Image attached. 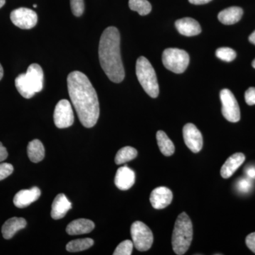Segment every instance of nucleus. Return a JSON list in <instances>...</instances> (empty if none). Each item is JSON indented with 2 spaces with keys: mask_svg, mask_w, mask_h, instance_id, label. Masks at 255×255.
Listing matches in <instances>:
<instances>
[{
  "mask_svg": "<svg viewBox=\"0 0 255 255\" xmlns=\"http://www.w3.org/2000/svg\"><path fill=\"white\" fill-rule=\"evenodd\" d=\"M67 82L69 95L80 122L86 128L95 127L100 117V103L91 82L80 71L69 74Z\"/></svg>",
  "mask_w": 255,
  "mask_h": 255,
  "instance_id": "1",
  "label": "nucleus"
},
{
  "mask_svg": "<svg viewBox=\"0 0 255 255\" xmlns=\"http://www.w3.org/2000/svg\"><path fill=\"white\" fill-rule=\"evenodd\" d=\"M99 58L101 67L111 81H123L125 71L121 57L120 33L114 26L106 28L101 36Z\"/></svg>",
  "mask_w": 255,
  "mask_h": 255,
  "instance_id": "2",
  "label": "nucleus"
},
{
  "mask_svg": "<svg viewBox=\"0 0 255 255\" xmlns=\"http://www.w3.org/2000/svg\"><path fill=\"white\" fill-rule=\"evenodd\" d=\"M193 240V225L190 218L185 212L179 214L174 224L172 245L176 255L187 253Z\"/></svg>",
  "mask_w": 255,
  "mask_h": 255,
  "instance_id": "3",
  "label": "nucleus"
},
{
  "mask_svg": "<svg viewBox=\"0 0 255 255\" xmlns=\"http://www.w3.org/2000/svg\"><path fill=\"white\" fill-rule=\"evenodd\" d=\"M135 72L137 80L146 93L152 98L157 97L159 89L155 71L145 57H140L137 60Z\"/></svg>",
  "mask_w": 255,
  "mask_h": 255,
  "instance_id": "4",
  "label": "nucleus"
},
{
  "mask_svg": "<svg viewBox=\"0 0 255 255\" xmlns=\"http://www.w3.org/2000/svg\"><path fill=\"white\" fill-rule=\"evenodd\" d=\"M162 63L167 70L174 73H182L189 65V55L184 50L167 48L162 54Z\"/></svg>",
  "mask_w": 255,
  "mask_h": 255,
  "instance_id": "5",
  "label": "nucleus"
},
{
  "mask_svg": "<svg viewBox=\"0 0 255 255\" xmlns=\"http://www.w3.org/2000/svg\"><path fill=\"white\" fill-rule=\"evenodd\" d=\"M130 234L134 247L138 251L145 252L150 249L153 243V234L148 226L140 221H135L130 228Z\"/></svg>",
  "mask_w": 255,
  "mask_h": 255,
  "instance_id": "6",
  "label": "nucleus"
},
{
  "mask_svg": "<svg viewBox=\"0 0 255 255\" xmlns=\"http://www.w3.org/2000/svg\"><path fill=\"white\" fill-rule=\"evenodd\" d=\"M222 103V114L228 122L236 123L241 119V110L234 95L231 90L224 89L220 93Z\"/></svg>",
  "mask_w": 255,
  "mask_h": 255,
  "instance_id": "7",
  "label": "nucleus"
},
{
  "mask_svg": "<svg viewBox=\"0 0 255 255\" xmlns=\"http://www.w3.org/2000/svg\"><path fill=\"white\" fill-rule=\"evenodd\" d=\"M55 125L58 128H66L74 123V114L71 104L67 100H60L55 106L54 115Z\"/></svg>",
  "mask_w": 255,
  "mask_h": 255,
  "instance_id": "8",
  "label": "nucleus"
},
{
  "mask_svg": "<svg viewBox=\"0 0 255 255\" xmlns=\"http://www.w3.org/2000/svg\"><path fill=\"white\" fill-rule=\"evenodd\" d=\"M11 21L15 26L22 29H31L36 26L38 16L34 11L28 8H18L11 11Z\"/></svg>",
  "mask_w": 255,
  "mask_h": 255,
  "instance_id": "9",
  "label": "nucleus"
},
{
  "mask_svg": "<svg viewBox=\"0 0 255 255\" xmlns=\"http://www.w3.org/2000/svg\"><path fill=\"white\" fill-rule=\"evenodd\" d=\"M183 137L188 148L194 153L200 152L203 147V136L200 130L193 124L183 128Z\"/></svg>",
  "mask_w": 255,
  "mask_h": 255,
  "instance_id": "10",
  "label": "nucleus"
},
{
  "mask_svg": "<svg viewBox=\"0 0 255 255\" xmlns=\"http://www.w3.org/2000/svg\"><path fill=\"white\" fill-rule=\"evenodd\" d=\"M173 194L172 191L165 187H159L151 192L150 201L155 209H163L172 203Z\"/></svg>",
  "mask_w": 255,
  "mask_h": 255,
  "instance_id": "11",
  "label": "nucleus"
},
{
  "mask_svg": "<svg viewBox=\"0 0 255 255\" xmlns=\"http://www.w3.org/2000/svg\"><path fill=\"white\" fill-rule=\"evenodd\" d=\"M135 182V174L132 169L127 166L118 169L114 179V182L118 189L123 191L128 190L133 186Z\"/></svg>",
  "mask_w": 255,
  "mask_h": 255,
  "instance_id": "12",
  "label": "nucleus"
},
{
  "mask_svg": "<svg viewBox=\"0 0 255 255\" xmlns=\"http://www.w3.org/2000/svg\"><path fill=\"white\" fill-rule=\"evenodd\" d=\"M41 190L38 187H32L30 189H23L16 193L14 198V204L19 209L27 207L32 203L39 199Z\"/></svg>",
  "mask_w": 255,
  "mask_h": 255,
  "instance_id": "13",
  "label": "nucleus"
},
{
  "mask_svg": "<svg viewBox=\"0 0 255 255\" xmlns=\"http://www.w3.org/2000/svg\"><path fill=\"white\" fill-rule=\"evenodd\" d=\"M175 26L179 33L183 36H196L201 32L200 24L192 18H180L176 21Z\"/></svg>",
  "mask_w": 255,
  "mask_h": 255,
  "instance_id": "14",
  "label": "nucleus"
},
{
  "mask_svg": "<svg viewBox=\"0 0 255 255\" xmlns=\"http://www.w3.org/2000/svg\"><path fill=\"white\" fill-rule=\"evenodd\" d=\"M245 160H246V156L241 152H238L231 155L221 167V177L224 179H228L232 177L233 174L241 167Z\"/></svg>",
  "mask_w": 255,
  "mask_h": 255,
  "instance_id": "15",
  "label": "nucleus"
},
{
  "mask_svg": "<svg viewBox=\"0 0 255 255\" xmlns=\"http://www.w3.org/2000/svg\"><path fill=\"white\" fill-rule=\"evenodd\" d=\"M71 209L72 204L66 196L63 194H59L55 198L52 204L51 217L55 220L63 219L69 210Z\"/></svg>",
  "mask_w": 255,
  "mask_h": 255,
  "instance_id": "16",
  "label": "nucleus"
},
{
  "mask_svg": "<svg viewBox=\"0 0 255 255\" xmlns=\"http://www.w3.org/2000/svg\"><path fill=\"white\" fill-rule=\"evenodd\" d=\"M26 75L30 85L36 93L43 90V72L38 64H31L27 69Z\"/></svg>",
  "mask_w": 255,
  "mask_h": 255,
  "instance_id": "17",
  "label": "nucleus"
},
{
  "mask_svg": "<svg viewBox=\"0 0 255 255\" xmlns=\"http://www.w3.org/2000/svg\"><path fill=\"white\" fill-rule=\"evenodd\" d=\"M95 227V223L90 220L80 219L75 220L69 223L66 232L70 236L87 234L91 233Z\"/></svg>",
  "mask_w": 255,
  "mask_h": 255,
  "instance_id": "18",
  "label": "nucleus"
},
{
  "mask_svg": "<svg viewBox=\"0 0 255 255\" xmlns=\"http://www.w3.org/2000/svg\"><path fill=\"white\" fill-rule=\"evenodd\" d=\"M26 220L23 218L13 217L6 221L1 228L3 238L6 240L11 239L15 234L26 226Z\"/></svg>",
  "mask_w": 255,
  "mask_h": 255,
  "instance_id": "19",
  "label": "nucleus"
},
{
  "mask_svg": "<svg viewBox=\"0 0 255 255\" xmlns=\"http://www.w3.org/2000/svg\"><path fill=\"white\" fill-rule=\"evenodd\" d=\"M243 10L238 6H231L223 10L219 13L218 18L221 23L226 25H232L238 23L241 19Z\"/></svg>",
  "mask_w": 255,
  "mask_h": 255,
  "instance_id": "20",
  "label": "nucleus"
},
{
  "mask_svg": "<svg viewBox=\"0 0 255 255\" xmlns=\"http://www.w3.org/2000/svg\"><path fill=\"white\" fill-rule=\"evenodd\" d=\"M28 157L31 162L38 163L43 160L45 157V148L43 143L38 139L32 140L27 147Z\"/></svg>",
  "mask_w": 255,
  "mask_h": 255,
  "instance_id": "21",
  "label": "nucleus"
},
{
  "mask_svg": "<svg viewBox=\"0 0 255 255\" xmlns=\"http://www.w3.org/2000/svg\"><path fill=\"white\" fill-rule=\"evenodd\" d=\"M15 86L20 95L25 99H31L36 94L26 78V73L18 75L15 80Z\"/></svg>",
  "mask_w": 255,
  "mask_h": 255,
  "instance_id": "22",
  "label": "nucleus"
},
{
  "mask_svg": "<svg viewBox=\"0 0 255 255\" xmlns=\"http://www.w3.org/2000/svg\"><path fill=\"white\" fill-rule=\"evenodd\" d=\"M156 137H157V145L161 152L167 157L173 155L175 147L173 142L169 138L167 134L162 130H159L157 132Z\"/></svg>",
  "mask_w": 255,
  "mask_h": 255,
  "instance_id": "23",
  "label": "nucleus"
},
{
  "mask_svg": "<svg viewBox=\"0 0 255 255\" xmlns=\"http://www.w3.org/2000/svg\"><path fill=\"white\" fill-rule=\"evenodd\" d=\"M137 152L134 147L127 146L120 149L117 152L115 157V162L117 164H122L129 161L132 160L137 157Z\"/></svg>",
  "mask_w": 255,
  "mask_h": 255,
  "instance_id": "24",
  "label": "nucleus"
},
{
  "mask_svg": "<svg viewBox=\"0 0 255 255\" xmlns=\"http://www.w3.org/2000/svg\"><path fill=\"white\" fill-rule=\"evenodd\" d=\"M94 245V241L91 238L75 240L70 241L66 246V250L70 253L86 251Z\"/></svg>",
  "mask_w": 255,
  "mask_h": 255,
  "instance_id": "25",
  "label": "nucleus"
},
{
  "mask_svg": "<svg viewBox=\"0 0 255 255\" xmlns=\"http://www.w3.org/2000/svg\"><path fill=\"white\" fill-rule=\"evenodd\" d=\"M128 5L130 9L141 16L150 14L152 10V6L147 0H129Z\"/></svg>",
  "mask_w": 255,
  "mask_h": 255,
  "instance_id": "26",
  "label": "nucleus"
},
{
  "mask_svg": "<svg viewBox=\"0 0 255 255\" xmlns=\"http://www.w3.org/2000/svg\"><path fill=\"white\" fill-rule=\"evenodd\" d=\"M216 56L219 59L226 62H231L235 60L236 58V53L232 48H220L216 50Z\"/></svg>",
  "mask_w": 255,
  "mask_h": 255,
  "instance_id": "27",
  "label": "nucleus"
},
{
  "mask_svg": "<svg viewBox=\"0 0 255 255\" xmlns=\"http://www.w3.org/2000/svg\"><path fill=\"white\" fill-rule=\"evenodd\" d=\"M133 247V243L129 240L122 242L116 248L114 255H130L132 254Z\"/></svg>",
  "mask_w": 255,
  "mask_h": 255,
  "instance_id": "28",
  "label": "nucleus"
},
{
  "mask_svg": "<svg viewBox=\"0 0 255 255\" xmlns=\"http://www.w3.org/2000/svg\"><path fill=\"white\" fill-rule=\"evenodd\" d=\"M236 188H237L239 192L243 193V194L249 193L251 191L252 188H253V182H252L251 179H250V178H241L239 180H238Z\"/></svg>",
  "mask_w": 255,
  "mask_h": 255,
  "instance_id": "29",
  "label": "nucleus"
},
{
  "mask_svg": "<svg viewBox=\"0 0 255 255\" xmlns=\"http://www.w3.org/2000/svg\"><path fill=\"white\" fill-rule=\"evenodd\" d=\"M70 6L75 16H80L83 14L85 10L84 0H70Z\"/></svg>",
  "mask_w": 255,
  "mask_h": 255,
  "instance_id": "30",
  "label": "nucleus"
},
{
  "mask_svg": "<svg viewBox=\"0 0 255 255\" xmlns=\"http://www.w3.org/2000/svg\"><path fill=\"white\" fill-rule=\"evenodd\" d=\"M14 167L12 164L9 163L0 164V181L6 179L12 174Z\"/></svg>",
  "mask_w": 255,
  "mask_h": 255,
  "instance_id": "31",
  "label": "nucleus"
},
{
  "mask_svg": "<svg viewBox=\"0 0 255 255\" xmlns=\"http://www.w3.org/2000/svg\"><path fill=\"white\" fill-rule=\"evenodd\" d=\"M245 99L248 105H255V87H250L245 94Z\"/></svg>",
  "mask_w": 255,
  "mask_h": 255,
  "instance_id": "32",
  "label": "nucleus"
},
{
  "mask_svg": "<svg viewBox=\"0 0 255 255\" xmlns=\"http://www.w3.org/2000/svg\"><path fill=\"white\" fill-rule=\"evenodd\" d=\"M246 245L251 251L255 253V233H251L247 236Z\"/></svg>",
  "mask_w": 255,
  "mask_h": 255,
  "instance_id": "33",
  "label": "nucleus"
},
{
  "mask_svg": "<svg viewBox=\"0 0 255 255\" xmlns=\"http://www.w3.org/2000/svg\"><path fill=\"white\" fill-rule=\"evenodd\" d=\"M246 175L251 179H255V166H249L245 169Z\"/></svg>",
  "mask_w": 255,
  "mask_h": 255,
  "instance_id": "34",
  "label": "nucleus"
},
{
  "mask_svg": "<svg viewBox=\"0 0 255 255\" xmlns=\"http://www.w3.org/2000/svg\"><path fill=\"white\" fill-rule=\"evenodd\" d=\"M8 152L6 151V147L3 146L2 143L0 142V162L5 160L7 158Z\"/></svg>",
  "mask_w": 255,
  "mask_h": 255,
  "instance_id": "35",
  "label": "nucleus"
},
{
  "mask_svg": "<svg viewBox=\"0 0 255 255\" xmlns=\"http://www.w3.org/2000/svg\"><path fill=\"white\" fill-rule=\"evenodd\" d=\"M211 0H189V2L193 4H204L210 2Z\"/></svg>",
  "mask_w": 255,
  "mask_h": 255,
  "instance_id": "36",
  "label": "nucleus"
},
{
  "mask_svg": "<svg viewBox=\"0 0 255 255\" xmlns=\"http://www.w3.org/2000/svg\"><path fill=\"white\" fill-rule=\"evenodd\" d=\"M249 41L253 44L255 45V31L249 36Z\"/></svg>",
  "mask_w": 255,
  "mask_h": 255,
  "instance_id": "37",
  "label": "nucleus"
},
{
  "mask_svg": "<svg viewBox=\"0 0 255 255\" xmlns=\"http://www.w3.org/2000/svg\"><path fill=\"white\" fill-rule=\"evenodd\" d=\"M3 75H4V70H3L2 66H1V64H0V80L2 79Z\"/></svg>",
  "mask_w": 255,
  "mask_h": 255,
  "instance_id": "38",
  "label": "nucleus"
},
{
  "mask_svg": "<svg viewBox=\"0 0 255 255\" xmlns=\"http://www.w3.org/2000/svg\"><path fill=\"white\" fill-rule=\"evenodd\" d=\"M5 2L6 1L5 0H0V9L5 4Z\"/></svg>",
  "mask_w": 255,
  "mask_h": 255,
  "instance_id": "39",
  "label": "nucleus"
},
{
  "mask_svg": "<svg viewBox=\"0 0 255 255\" xmlns=\"http://www.w3.org/2000/svg\"><path fill=\"white\" fill-rule=\"evenodd\" d=\"M252 65H253V68H255V59L253 60V63H252Z\"/></svg>",
  "mask_w": 255,
  "mask_h": 255,
  "instance_id": "40",
  "label": "nucleus"
},
{
  "mask_svg": "<svg viewBox=\"0 0 255 255\" xmlns=\"http://www.w3.org/2000/svg\"><path fill=\"white\" fill-rule=\"evenodd\" d=\"M33 7L36 8L37 7V5L36 4L33 5Z\"/></svg>",
  "mask_w": 255,
  "mask_h": 255,
  "instance_id": "41",
  "label": "nucleus"
}]
</instances>
